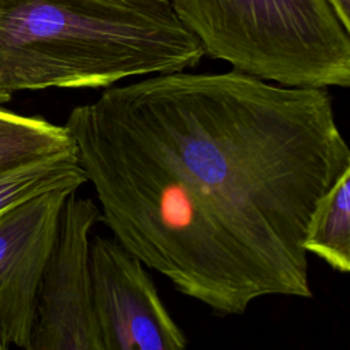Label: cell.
<instances>
[{
    "instance_id": "1",
    "label": "cell",
    "mask_w": 350,
    "mask_h": 350,
    "mask_svg": "<svg viewBox=\"0 0 350 350\" xmlns=\"http://www.w3.org/2000/svg\"><path fill=\"white\" fill-rule=\"evenodd\" d=\"M112 238L220 316L312 298L302 241L350 150L325 88L231 70L105 89L64 124Z\"/></svg>"
},
{
    "instance_id": "2",
    "label": "cell",
    "mask_w": 350,
    "mask_h": 350,
    "mask_svg": "<svg viewBox=\"0 0 350 350\" xmlns=\"http://www.w3.org/2000/svg\"><path fill=\"white\" fill-rule=\"evenodd\" d=\"M202 56L170 0H0V104L22 90L185 71Z\"/></svg>"
},
{
    "instance_id": "3",
    "label": "cell",
    "mask_w": 350,
    "mask_h": 350,
    "mask_svg": "<svg viewBox=\"0 0 350 350\" xmlns=\"http://www.w3.org/2000/svg\"><path fill=\"white\" fill-rule=\"evenodd\" d=\"M204 55L293 88L350 85V30L328 0H170Z\"/></svg>"
},
{
    "instance_id": "4",
    "label": "cell",
    "mask_w": 350,
    "mask_h": 350,
    "mask_svg": "<svg viewBox=\"0 0 350 350\" xmlns=\"http://www.w3.org/2000/svg\"><path fill=\"white\" fill-rule=\"evenodd\" d=\"M88 271L103 350H187L145 267L113 238L90 237Z\"/></svg>"
},
{
    "instance_id": "5",
    "label": "cell",
    "mask_w": 350,
    "mask_h": 350,
    "mask_svg": "<svg viewBox=\"0 0 350 350\" xmlns=\"http://www.w3.org/2000/svg\"><path fill=\"white\" fill-rule=\"evenodd\" d=\"M100 209L72 193L62 211L53 253L25 350H103L90 306L88 254Z\"/></svg>"
},
{
    "instance_id": "6",
    "label": "cell",
    "mask_w": 350,
    "mask_h": 350,
    "mask_svg": "<svg viewBox=\"0 0 350 350\" xmlns=\"http://www.w3.org/2000/svg\"><path fill=\"white\" fill-rule=\"evenodd\" d=\"M72 190L37 196L0 215V334L26 349L40 288Z\"/></svg>"
},
{
    "instance_id": "7",
    "label": "cell",
    "mask_w": 350,
    "mask_h": 350,
    "mask_svg": "<svg viewBox=\"0 0 350 350\" xmlns=\"http://www.w3.org/2000/svg\"><path fill=\"white\" fill-rule=\"evenodd\" d=\"M302 247L339 273L350 271V168L320 198Z\"/></svg>"
},
{
    "instance_id": "8",
    "label": "cell",
    "mask_w": 350,
    "mask_h": 350,
    "mask_svg": "<svg viewBox=\"0 0 350 350\" xmlns=\"http://www.w3.org/2000/svg\"><path fill=\"white\" fill-rule=\"evenodd\" d=\"M77 152L66 126L0 109V172Z\"/></svg>"
},
{
    "instance_id": "9",
    "label": "cell",
    "mask_w": 350,
    "mask_h": 350,
    "mask_svg": "<svg viewBox=\"0 0 350 350\" xmlns=\"http://www.w3.org/2000/svg\"><path fill=\"white\" fill-rule=\"evenodd\" d=\"M88 182L77 152L0 172V215L48 191L72 190Z\"/></svg>"
},
{
    "instance_id": "10",
    "label": "cell",
    "mask_w": 350,
    "mask_h": 350,
    "mask_svg": "<svg viewBox=\"0 0 350 350\" xmlns=\"http://www.w3.org/2000/svg\"><path fill=\"white\" fill-rule=\"evenodd\" d=\"M340 19L342 25L350 30V0H328Z\"/></svg>"
},
{
    "instance_id": "11",
    "label": "cell",
    "mask_w": 350,
    "mask_h": 350,
    "mask_svg": "<svg viewBox=\"0 0 350 350\" xmlns=\"http://www.w3.org/2000/svg\"><path fill=\"white\" fill-rule=\"evenodd\" d=\"M0 350H10V345L4 340L1 334H0Z\"/></svg>"
}]
</instances>
